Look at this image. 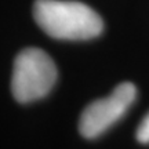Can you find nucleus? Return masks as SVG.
Here are the masks:
<instances>
[{"mask_svg":"<svg viewBox=\"0 0 149 149\" xmlns=\"http://www.w3.org/2000/svg\"><path fill=\"white\" fill-rule=\"evenodd\" d=\"M33 18L43 32L58 40H90L104 31L100 14L80 1L36 0Z\"/></svg>","mask_w":149,"mask_h":149,"instance_id":"f257e3e1","label":"nucleus"},{"mask_svg":"<svg viewBox=\"0 0 149 149\" xmlns=\"http://www.w3.org/2000/svg\"><path fill=\"white\" fill-rule=\"evenodd\" d=\"M57 76V66L46 51L37 47L24 48L14 61L11 93L19 104L37 101L53 90Z\"/></svg>","mask_w":149,"mask_h":149,"instance_id":"f03ea898","label":"nucleus"},{"mask_svg":"<svg viewBox=\"0 0 149 149\" xmlns=\"http://www.w3.org/2000/svg\"><path fill=\"white\" fill-rule=\"evenodd\" d=\"M137 98V87L123 81L105 98L88 104L81 112L79 131L87 139L98 138L122 119Z\"/></svg>","mask_w":149,"mask_h":149,"instance_id":"7ed1b4c3","label":"nucleus"},{"mask_svg":"<svg viewBox=\"0 0 149 149\" xmlns=\"http://www.w3.org/2000/svg\"><path fill=\"white\" fill-rule=\"evenodd\" d=\"M135 138L139 144L148 145L149 144V112L144 116V119L141 120L138 128L135 131Z\"/></svg>","mask_w":149,"mask_h":149,"instance_id":"20e7f679","label":"nucleus"}]
</instances>
